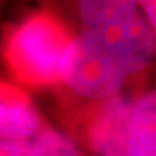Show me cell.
<instances>
[{
  "instance_id": "obj_1",
  "label": "cell",
  "mask_w": 156,
  "mask_h": 156,
  "mask_svg": "<svg viewBox=\"0 0 156 156\" xmlns=\"http://www.w3.org/2000/svg\"><path fill=\"white\" fill-rule=\"evenodd\" d=\"M71 41L54 17L35 15L13 30L6 46V59L22 83L52 84L61 80V61Z\"/></svg>"
},
{
  "instance_id": "obj_3",
  "label": "cell",
  "mask_w": 156,
  "mask_h": 156,
  "mask_svg": "<svg viewBox=\"0 0 156 156\" xmlns=\"http://www.w3.org/2000/svg\"><path fill=\"white\" fill-rule=\"evenodd\" d=\"M93 32L112 48L129 75L143 71L155 56L156 34L147 19L140 13L123 23Z\"/></svg>"
},
{
  "instance_id": "obj_8",
  "label": "cell",
  "mask_w": 156,
  "mask_h": 156,
  "mask_svg": "<svg viewBox=\"0 0 156 156\" xmlns=\"http://www.w3.org/2000/svg\"><path fill=\"white\" fill-rule=\"evenodd\" d=\"M0 156H80L73 140L62 133L45 129L35 139L13 142L0 139Z\"/></svg>"
},
{
  "instance_id": "obj_5",
  "label": "cell",
  "mask_w": 156,
  "mask_h": 156,
  "mask_svg": "<svg viewBox=\"0 0 156 156\" xmlns=\"http://www.w3.org/2000/svg\"><path fill=\"white\" fill-rule=\"evenodd\" d=\"M39 116L22 91L0 83V139L22 142L38 133Z\"/></svg>"
},
{
  "instance_id": "obj_7",
  "label": "cell",
  "mask_w": 156,
  "mask_h": 156,
  "mask_svg": "<svg viewBox=\"0 0 156 156\" xmlns=\"http://www.w3.org/2000/svg\"><path fill=\"white\" fill-rule=\"evenodd\" d=\"M139 13L137 0H78L83 28L98 30L132 19Z\"/></svg>"
},
{
  "instance_id": "obj_6",
  "label": "cell",
  "mask_w": 156,
  "mask_h": 156,
  "mask_svg": "<svg viewBox=\"0 0 156 156\" xmlns=\"http://www.w3.org/2000/svg\"><path fill=\"white\" fill-rule=\"evenodd\" d=\"M127 156H156V90L147 91L134 101Z\"/></svg>"
},
{
  "instance_id": "obj_2",
  "label": "cell",
  "mask_w": 156,
  "mask_h": 156,
  "mask_svg": "<svg viewBox=\"0 0 156 156\" xmlns=\"http://www.w3.org/2000/svg\"><path fill=\"white\" fill-rule=\"evenodd\" d=\"M59 74L77 94L104 100L119 94L129 77L112 48L95 32L85 29L68 45Z\"/></svg>"
},
{
  "instance_id": "obj_9",
  "label": "cell",
  "mask_w": 156,
  "mask_h": 156,
  "mask_svg": "<svg viewBox=\"0 0 156 156\" xmlns=\"http://www.w3.org/2000/svg\"><path fill=\"white\" fill-rule=\"evenodd\" d=\"M139 7L145 12L147 22L151 23L153 32L156 34V0H137Z\"/></svg>"
},
{
  "instance_id": "obj_4",
  "label": "cell",
  "mask_w": 156,
  "mask_h": 156,
  "mask_svg": "<svg viewBox=\"0 0 156 156\" xmlns=\"http://www.w3.org/2000/svg\"><path fill=\"white\" fill-rule=\"evenodd\" d=\"M133 101L117 94L104 100L88 129L91 149L98 156H127Z\"/></svg>"
}]
</instances>
